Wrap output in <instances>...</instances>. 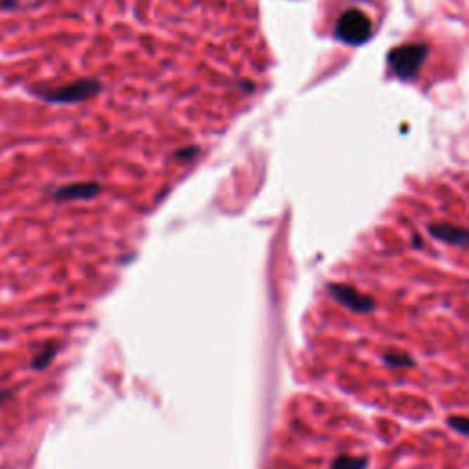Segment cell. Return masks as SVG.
<instances>
[{"mask_svg":"<svg viewBox=\"0 0 469 469\" xmlns=\"http://www.w3.org/2000/svg\"><path fill=\"white\" fill-rule=\"evenodd\" d=\"M372 32H374V24L371 17L358 8L345 10L335 23V37L352 46L365 44L372 37Z\"/></svg>","mask_w":469,"mask_h":469,"instance_id":"obj_1","label":"cell"},{"mask_svg":"<svg viewBox=\"0 0 469 469\" xmlns=\"http://www.w3.org/2000/svg\"><path fill=\"white\" fill-rule=\"evenodd\" d=\"M428 53V44H401V46L392 48L389 51L387 63L396 77L409 81L418 74Z\"/></svg>","mask_w":469,"mask_h":469,"instance_id":"obj_2","label":"cell"},{"mask_svg":"<svg viewBox=\"0 0 469 469\" xmlns=\"http://www.w3.org/2000/svg\"><path fill=\"white\" fill-rule=\"evenodd\" d=\"M35 96L48 103H81L86 99L94 98L96 94L101 92V83L98 79H79L74 81L65 86H57V89H37L33 90Z\"/></svg>","mask_w":469,"mask_h":469,"instance_id":"obj_3","label":"cell"},{"mask_svg":"<svg viewBox=\"0 0 469 469\" xmlns=\"http://www.w3.org/2000/svg\"><path fill=\"white\" fill-rule=\"evenodd\" d=\"M326 292L334 301H338L340 304H343L345 308L356 311V314H368L376 308V302L371 295L367 293H361L358 288L349 286V284H341V283H330L326 286Z\"/></svg>","mask_w":469,"mask_h":469,"instance_id":"obj_4","label":"cell"},{"mask_svg":"<svg viewBox=\"0 0 469 469\" xmlns=\"http://www.w3.org/2000/svg\"><path fill=\"white\" fill-rule=\"evenodd\" d=\"M428 231L432 238L446 242V244H451V246L464 248L469 238L468 229L451 222H431L428 226Z\"/></svg>","mask_w":469,"mask_h":469,"instance_id":"obj_5","label":"cell"},{"mask_svg":"<svg viewBox=\"0 0 469 469\" xmlns=\"http://www.w3.org/2000/svg\"><path fill=\"white\" fill-rule=\"evenodd\" d=\"M101 193V186L98 181H77L68 184L53 191V200L57 202H72V200H90Z\"/></svg>","mask_w":469,"mask_h":469,"instance_id":"obj_6","label":"cell"},{"mask_svg":"<svg viewBox=\"0 0 469 469\" xmlns=\"http://www.w3.org/2000/svg\"><path fill=\"white\" fill-rule=\"evenodd\" d=\"M57 350H59V349H57L56 343H48L46 347H42V349L39 350V352L35 354V356H33V359H32L33 371H44V368H46L48 365L53 361Z\"/></svg>","mask_w":469,"mask_h":469,"instance_id":"obj_7","label":"cell"},{"mask_svg":"<svg viewBox=\"0 0 469 469\" xmlns=\"http://www.w3.org/2000/svg\"><path fill=\"white\" fill-rule=\"evenodd\" d=\"M368 458L367 456H350V455H340L334 458L332 468L330 469H367Z\"/></svg>","mask_w":469,"mask_h":469,"instance_id":"obj_8","label":"cell"},{"mask_svg":"<svg viewBox=\"0 0 469 469\" xmlns=\"http://www.w3.org/2000/svg\"><path fill=\"white\" fill-rule=\"evenodd\" d=\"M383 361L390 367H413L414 359L413 356H409L407 352H401V350H389V352L383 354Z\"/></svg>","mask_w":469,"mask_h":469,"instance_id":"obj_9","label":"cell"},{"mask_svg":"<svg viewBox=\"0 0 469 469\" xmlns=\"http://www.w3.org/2000/svg\"><path fill=\"white\" fill-rule=\"evenodd\" d=\"M447 423H449V428L456 429L460 435H464V437L468 435L469 425H468V418H465V416H449V418H447Z\"/></svg>","mask_w":469,"mask_h":469,"instance_id":"obj_10","label":"cell"},{"mask_svg":"<svg viewBox=\"0 0 469 469\" xmlns=\"http://www.w3.org/2000/svg\"><path fill=\"white\" fill-rule=\"evenodd\" d=\"M196 154H198V149H196V147H187V149H184V150H178V153L174 154V158L191 160V158H195Z\"/></svg>","mask_w":469,"mask_h":469,"instance_id":"obj_11","label":"cell"},{"mask_svg":"<svg viewBox=\"0 0 469 469\" xmlns=\"http://www.w3.org/2000/svg\"><path fill=\"white\" fill-rule=\"evenodd\" d=\"M10 394H11V390L0 389V404H4V399L10 398Z\"/></svg>","mask_w":469,"mask_h":469,"instance_id":"obj_12","label":"cell"}]
</instances>
